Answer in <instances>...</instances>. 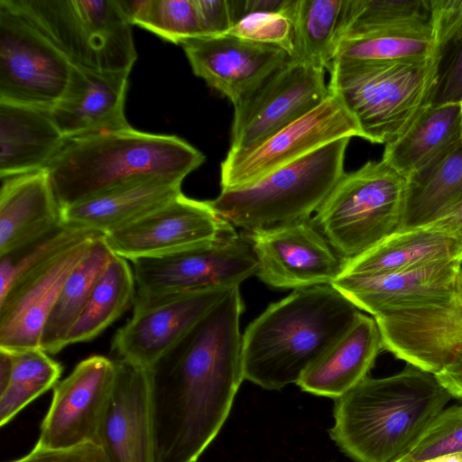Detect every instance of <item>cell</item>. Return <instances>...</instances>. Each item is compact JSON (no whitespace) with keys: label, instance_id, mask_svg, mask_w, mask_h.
Wrapping results in <instances>:
<instances>
[{"label":"cell","instance_id":"6da1fadb","mask_svg":"<svg viewBox=\"0 0 462 462\" xmlns=\"http://www.w3.org/2000/svg\"><path fill=\"white\" fill-rule=\"evenodd\" d=\"M239 286L230 289L147 370L154 462H197L243 382Z\"/></svg>","mask_w":462,"mask_h":462},{"label":"cell","instance_id":"7a4b0ae2","mask_svg":"<svg viewBox=\"0 0 462 462\" xmlns=\"http://www.w3.org/2000/svg\"><path fill=\"white\" fill-rule=\"evenodd\" d=\"M359 310L331 284L270 304L242 337L245 380L266 390L296 383L351 328Z\"/></svg>","mask_w":462,"mask_h":462},{"label":"cell","instance_id":"3957f363","mask_svg":"<svg viewBox=\"0 0 462 462\" xmlns=\"http://www.w3.org/2000/svg\"><path fill=\"white\" fill-rule=\"evenodd\" d=\"M451 398L433 374L407 364L336 399L329 436L355 462H395Z\"/></svg>","mask_w":462,"mask_h":462},{"label":"cell","instance_id":"277c9868","mask_svg":"<svg viewBox=\"0 0 462 462\" xmlns=\"http://www.w3.org/2000/svg\"><path fill=\"white\" fill-rule=\"evenodd\" d=\"M205 162L185 140L132 126L66 139L46 166L56 198L66 208L136 180H183Z\"/></svg>","mask_w":462,"mask_h":462},{"label":"cell","instance_id":"5b68a950","mask_svg":"<svg viewBox=\"0 0 462 462\" xmlns=\"http://www.w3.org/2000/svg\"><path fill=\"white\" fill-rule=\"evenodd\" d=\"M438 66L436 45L423 60L335 58L328 87L355 119L362 138L385 145L402 137L433 106Z\"/></svg>","mask_w":462,"mask_h":462},{"label":"cell","instance_id":"8992f818","mask_svg":"<svg viewBox=\"0 0 462 462\" xmlns=\"http://www.w3.org/2000/svg\"><path fill=\"white\" fill-rule=\"evenodd\" d=\"M350 137L334 141L261 180L208 200L231 226L246 232L310 219L345 173Z\"/></svg>","mask_w":462,"mask_h":462},{"label":"cell","instance_id":"52a82bcc","mask_svg":"<svg viewBox=\"0 0 462 462\" xmlns=\"http://www.w3.org/2000/svg\"><path fill=\"white\" fill-rule=\"evenodd\" d=\"M408 180L383 160L345 172L311 219L337 254L353 259L400 228Z\"/></svg>","mask_w":462,"mask_h":462},{"label":"cell","instance_id":"ba28073f","mask_svg":"<svg viewBox=\"0 0 462 462\" xmlns=\"http://www.w3.org/2000/svg\"><path fill=\"white\" fill-rule=\"evenodd\" d=\"M72 65L131 71L137 52L132 24L116 0H7Z\"/></svg>","mask_w":462,"mask_h":462},{"label":"cell","instance_id":"9c48e42d","mask_svg":"<svg viewBox=\"0 0 462 462\" xmlns=\"http://www.w3.org/2000/svg\"><path fill=\"white\" fill-rule=\"evenodd\" d=\"M72 63L7 0H0V101L51 109Z\"/></svg>","mask_w":462,"mask_h":462},{"label":"cell","instance_id":"30bf717a","mask_svg":"<svg viewBox=\"0 0 462 462\" xmlns=\"http://www.w3.org/2000/svg\"><path fill=\"white\" fill-rule=\"evenodd\" d=\"M132 263L137 298L231 289L256 275L258 268L250 242L236 232L210 244Z\"/></svg>","mask_w":462,"mask_h":462},{"label":"cell","instance_id":"8fae6325","mask_svg":"<svg viewBox=\"0 0 462 462\" xmlns=\"http://www.w3.org/2000/svg\"><path fill=\"white\" fill-rule=\"evenodd\" d=\"M329 96L325 69L289 58L254 91L234 106L227 153L238 154L252 149L313 110Z\"/></svg>","mask_w":462,"mask_h":462},{"label":"cell","instance_id":"7c38bea8","mask_svg":"<svg viewBox=\"0 0 462 462\" xmlns=\"http://www.w3.org/2000/svg\"><path fill=\"white\" fill-rule=\"evenodd\" d=\"M345 137L362 138V134L342 103L330 94L313 110L252 149L238 154L227 153L221 163L222 189L252 184Z\"/></svg>","mask_w":462,"mask_h":462},{"label":"cell","instance_id":"4fadbf2b","mask_svg":"<svg viewBox=\"0 0 462 462\" xmlns=\"http://www.w3.org/2000/svg\"><path fill=\"white\" fill-rule=\"evenodd\" d=\"M374 319L383 349L407 364L435 374L462 346V274L452 293L400 306Z\"/></svg>","mask_w":462,"mask_h":462},{"label":"cell","instance_id":"5bb4252c","mask_svg":"<svg viewBox=\"0 0 462 462\" xmlns=\"http://www.w3.org/2000/svg\"><path fill=\"white\" fill-rule=\"evenodd\" d=\"M234 232L235 227L222 219L208 200L181 193L104 237L115 254L132 262L210 244Z\"/></svg>","mask_w":462,"mask_h":462},{"label":"cell","instance_id":"9a60e30c","mask_svg":"<svg viewBox=\"0 0 462 462\" xmlns=\"http://www.w3.org/2000/svg\"><path fill=\"white\" fill-rule=\"evenodd\" d=\"M115 361L94 355L80 361L53 387V397L35 446L51 449L98 444L115 384Z\"/></svg>","mask_w":462,"mask_h":462},{"label":"cell","instance_id":"2e32d148","mask_svg":"<svg viewBox=\"0 0 462 462\" xmlns=\"http://www.w3.org/2000/svg\"><path fill=\"white\" fill-rule=\"evenodd\" d=\"M258 263L256 275L278 289L331 284L343 260L311 220L246 232Z\"/></svg>","mask_w":462,"mask_h":462},{"label":"cell","instance_id":"e0dca14e","mask_svg":"<svg viewBox=\"0 0 462 462\" xmlns=\"http://www.w3.org/2000/svg\"><path fill=\"white\" fill-rule=\"evenodd\" d=\"M229 290L217 288L153 298L135 297L132 318L113 337L112 352L119 359L148 370Z\"/></svg>","mask_w":462,"mask_h":462},{"label":"cell","instance_id":"ac0fdd59","mask_svg":"<svg viewBox=\"0 0 462 462\" xmlns=\"http://www.w3.org/2000/svg\"><path fill=\"white\" fill-rule=\"evenodd\" d=\"M100 236L72 245L0 299V348H41L43 328L68 277Z\"/></svg>","mask_w":462,"mask_h":462},{"label":"cell","instance_id":"d6986e66","mask_svg":"<svg viewBox=\"0 0 462 462\" xmlns=\"http://www.w3.org/2000/svg\"><path fill=\"white\" fill-rule=\"evenodd\" d=\"M193 73L236 105L289 59L279 47L231 35L181 44Z\"/></svg>","mask_w":462,"mask_h":462},{"label":"cell","instance_id":"ffe728a7","mask_svg":"<svg viewBox=\"0 0 462 462\" xmlns=\"http://www.w3.org/2000/svg\"><path fill=\"white\" fill-rule=\"evenodd\" d=\"M113 393L98 445L108 462H154L147 370L117 358Z\"/></svg>","mask_w":462,"mask_h":462},{"label":"cell","instance_id":"44dd1931","mask_svg":"<svg viewBox=\"0 0 462 462\" xmlns=\"http://www.w3.org/2000/svg\"><path fill=\"white\" fill-rule=\"evenodd\" d=\"M130 72L72 66L67 88L51 109L66 139L131 126L125 114Z\"/></svg>","mask_w":462,"mask_h":462},{"label":"cell","instance_id":"7402d4cb","mask_svg":"<svg viewBox=\"0 0 462 462\" xmlns=\"http://www.w3.org/2000/svg\"><path fill=\"white\" fill-rule=\"evenodd\" d=\"M462 274V259L369 276H338L331 285L358 310L373 317L386 310L452 293Z\"/></svg>","mask_w":462,"mask_h":462},{"label":"cell","instance_id":"603a6c76","mask_svg":"<svg viewBox=\"0 0 462 462\" xmlns=\"http://www.w3.org/2000/svg\"><path fill=\"white\" fill-rule=\"evenodd\" d=\"M62 225V208L46 169L1 178L0 256Z\"/></svg>","mask_w":462,"mask_h":462},{"label":"cell","instance_id":"cb8c5ba5","mask_svg":"<svg viewBox=\"0 0 462 462\" xmlns=\"http://www.w3.org/2000/svg\"><path fill=\"white\" fill-rule=\"evenodd\" d=\"M181 181L149 177L116 187L62 209L63 224L106 235L180 195Z\"/></svg>","mask_w":462,"mask_h":462},{"label":"cell","instance_id":"d4e9b609","mask_svg":"<svg viewBox=\"0 0 462 462\" xmlns=\"http://www.w3.org/2000/svg\"><path fill=\"white\" fill-rule=\"evenodd\" d=\"M383 349L374 317L359 312L351 328L297 383L317 396L337 399L368 376Z\"/></svg>","mask_w":462,"mask_h":462},{"label":"cell","instance_id":"484cf974","mask_svg":"<svg viewBox=\"0 0 462 462\" xmlns=\"http://www.w3.org/2000/svg\"><path fill=\"white\" fill-rule=\"evenodd\" d=\"M65 141L51 109L0 101V178L45 169Z\"/></svg>","mask_w":462,"mask_h":462},{"label":"cell","instance_id":"4316f807","mask_svg":"<svg viewBox=\"0 0 462 462\" xmlns=\"http://www.w3.org/2000/svg\"><path fill=\"white\" fill-rule=\"evenodd\" d=\"M461 144L459 104L432 106L402 137L384 145L382 160L411 183Z\"/></svg>","mask_w":462,"mask_h":462},{"label":"cell","instance_id":"83f0119b","mask_svg":"<svg viewBox=\"0 0 462 462\" xmlns=\"http://www.w3.org/2000/svg\"><path fill=\"white\" fill-rule=\"evenodd\" d=\"M453 259H462V242L425 226L397 231L365 253L343 261L339 276L384 274Z\"/></svg>","mask_w":462,"mask_h":462},{"label":"cell","instance_id":"f1b7e54d","mask_svg":"<svg viewBox=\"0 0 462 462\" xmlns=\"http://www.w3.org/2000/svg\"><path fill=\"white\" fill-rule=\"evenodd\" d=\"M115 254L104 236L94 240L88 252L68 277L48 318L41 348L55 355L65 347V339L76 323Z\"/></svg>","mask_w":462,"mask_h":462},{"label":"cell","instance_id":"f546056e","mask_svg":"<svg viewBox=\"0 0 462 462\" xmlns=\"http://www.w3.org/2000/svg\"><path fill=\"white\" fill-rule=\"evenodd\" d=\"M346 2L291 0L285 12L293 27V51L289 58L328 70Z\"/></svg>","mask_w":462,"mask_h":462},{"label":"cell","instance_id":"4dcf8cb0","mask_svg":"<svg viewBox=\"0 0 462 462\" xmlns=\"http://www.w3.org/2000/svg\"><path fill=\"white\" fill-rule=\"evenodd\" d=\"M135 296L133 268L126 259L115 254L94 288L83 312L68 333L65 347L96 338L134 307Z\"/></svg>","mask_w":462,"mask_h":462},{"label":"cell","instance_id":"1f68e13d","mask_svg":"<svg viewBox=\"0 0 462 462\" xmlns=\"http://www.w3.org/2000/svg\"><path fill=\"white\" fill-rule=\"evenodd\" d=\"M430 0H346L337 43L431 23Z\"/></svg>","mask_w":462,"mask_h":462},{"label":"cell","instance_id":"d6a6232c","mask_svg":"<svg viewBox=\"0 0 462 462\" xmlns=\"http://www.w3.org/2000/svg\"><path fill=\"white\" fill-rule=\"evenodd\" d=\"M462 199V144L420 180L409 183L398 231L425 226Z\"/></svg>","mask_w":462,"mask_h":462},{"label":"cell","instance_id":"836d02e7","mask_svg":"<svg viewBox=\"0 0 462 462\" xmlns=\"http://www.w3.org/2000/svg\"><path fill=\"white\" fill-rule=\"evenodd\" d=\"M431 25L439 52L433 106L462 101V0H430Z\"/></svg>","mask_w":462,"mask_h":462},{"label":"cell","instance_id":"e575fe53","mask_svg":"<svg viewBox=\"0 0 462 462\" xmlns=\"http://www.w3.org/2000/svg\"><path fill=\"white\" fill-rule=\"evenodd\" d=\"M9 351V350H8ZM14 369L0 393V426L10 422L25 406L58 383L62 366L42 348L10 351Z\"/></svg>","mask_w":462,"mask_h":462},{"label":"cell","instance_id":"d590c367","mask_svg":"<svg viewBox=\"0 0 462 462\" xmlns=\"http://www.w3.org/2000/svg\"><path fill=\"white\" fill-rule=\"evenodd\" d=\"M435 45L430 23L422 27L343 41L337 47L335 58L373 62L423 60L434 52Z\"/></svg>","mask_w":462,"mask_h":462},{"label":"cell","instance_id":"8d00e7d4","mask_svg":"<svg viewBox=\"0 0 462 462\" xmlns=\"http://www.w3.org/2000/svg\"><path fill=\"white\" fill-rule=\"evenodd\" d=\"M132 25L174 44L203 38L192 0H116Z\"/></svg>","mask_w":462,"mask_h":462},{"label":"cell","instance_id":"74e56055","mask_svg":"<svg viewBox=\"0 0 462 462\" xmlns=\"http://www.w3.org/2000/svg\"><path fill=\"white\" fill-rule=\"evenodd\" d=\"M98 233L62 225L51 233L0 256V299L59 254Z\"/></svg>","mask_w":462,"mask_h":462},{"label":"cell","instance_id":"f35d334b","mask_svg":"<svg viewBox=\"0 0 462 462\" xmlns=\"http://www.w3.org/2000/svg\"><path fill=\"white\" fill-rule=\"evenodd\" d=\"M462 451V405L443 409L409 450L395 462H424Z\"/></svg>","mask_w":462,"mask_h":462},{"label":"cell","instance_id":"ab89813d","mask_svg":"<svg viewBox=\"0 0 462 462\" xmlns=\"http://www.w3.org/2000/svg\"><path fill=\"white\" fill-rule=\"evenodd\" d=\"M245 41L273 45L287 52L293 51V27L282 13H255L243 17L226 33Z\"/></svg>","mask_w":462,"mask_h":462},{"label":"cell","instance_id":"60d3db41","mask_svg":"<svg viewBox=\"0 0 462 462\" xmlns=\"http://www.w3.org/2000/svg\"><path fill=\"white\" fill-rule=\"evenodd\" d=\"M12 462H108L101 446L95 442L60 449L34 446L26 456Z\"/></svg>","mask_w":462,"mask_h":462},{"label":"cell","instance_id":"b9f144b4","mask_svg":"<svg viewBox=\"0 0 462 462\" xmlns=\"http://www.w3.org/2000/svg\"><path fill=\"white\" fill-rule=\"evenodd\" d=\"M203 38L226 35L235 24L230 0H192Z\"/></svg>","mask_w":462,"mask_h":462},{"label":"cell","instance_id":"7bdbcfd3","mask_svg":"<svg viewBox=\"0 0 462 462\" xmlns=\"http://www.w3.org/2000/svg\"><path fill=\"white\" fill-rule=\"evenodd\" d=\"M434 375L452 398L462 401V346L456 350L449 362Z\"/></svg>","mask_w":462,"mask_h":462},{"label":"cell","instance_id":"ee69618b","mask_svg":"<svg viewBox=\"0 0 462 462\" xmlns=\"http://www.w3.org/2000/svg\"><path fill=\"white\" fill-rule=\"evenodd\" d=\"M291 0H230L235 24L243 17L255 13L285 14Z\"/></svg>","mask_w":462,"mask_h":462},{"label":"cell","instance_id":"f6af8a7d","mask_svg":"<svg viewBox=\"0 0 462 462\" xmlns=\"http://www.w3.org/2000/svg\"><path fill=\"white\" fill-rule=\"evenodd\" d=\"M427 226L435 227L462 242V199L442 211Z\"/></svg>","mask_w":462,"mask_h":462},{"label":"cell","instance_id":"bcb514c9","mask_svg":"<svg viewBox=\"0 0 462 462\" xmlns=\"http://www.w3.org/2000/svg\"><path fill=\"white\" fill-rule=\"evenodd\" d=\"M14 369L13 355L6 349L0 348V393L8 385Z\"/></svg>","mask_w":462,"mask_h":462},{"label":"cell","instance_id":"7dc6e473","mask_svg":"<svg viewBox=\"0 0 462 462\" xmlns=\"http://www.w3.org/2000/svg\"><path fill=\"white\" fill-rule=\"evenodd\" d=\"M424 462H462V451L444 454L441 456L430 458Z\"/></svg>","mask_w":462,"mask_h":462},{"label":"cell","instance_id":"c3c4849f","mask_svg":"<svg viewBox=\"0 0 462 462\" xmlns=\"http://www.w3.org/2000/svg\"><path fill=\"white\" fill-rule=\"evenodd\" d=\"M459 136L462 143V101L459 103Z\"/></svg>","mask_w":462,"mask_h":462}]
</instances>
